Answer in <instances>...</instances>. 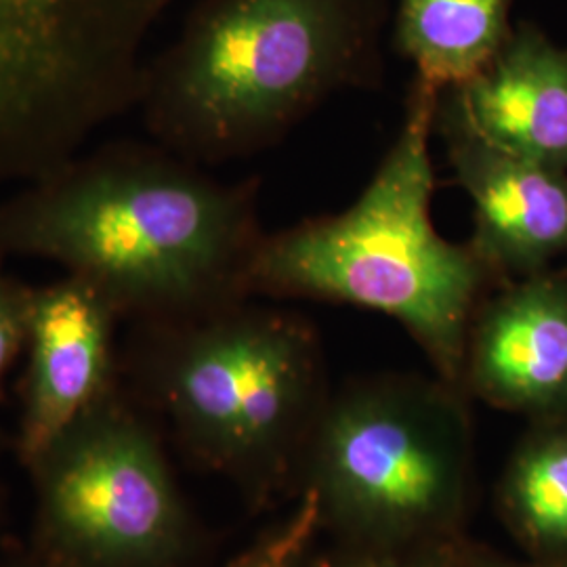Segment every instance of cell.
<instances>
[{
  "label": "cell",
  "mask_w": 567,
  "mask_h": 567,
  "mask_svg": "<svg viewBox=\"0 0 567 567\" xmlns=\"http://www.w3.org/2000/svg\"><path fill=\"white\" fill-rule=\"evenodd\" d=\"M264 236L257 179L219 182L158 143H107L0 203V261L61 265L142 322L248 299Z\"/></svg>",
  "instance_id": "cell-1"
},
{
  "label": "cell",
  "mask_w": 567,
  "mask_h": 567,
  "mask_svg": "<svg viewBox=\"0 0 567 567\" xmlns=\"http://www.w3.org/2000/svg\"><path fill=\"white\" fill-rule=\"evenodd\" d=\"M386 0H200L147 61L154 143L210 166L271 150L330 97L383 82Z\"/></svg>",
  "instance_id": "cell-2"
},
{
  "label": "cell",
  "mask_w": 567,
  "mask_h": 567,
  "mask_svg": "<svg viewBox=\"0 0 567 567\" xmlns=\"http://www.w3.org/2000/svg\"><path fill=\"white\" fill-rule=\"evenodd\" d=\"M440 93L414 79L402 128L355 203L265 231L248 290L250 297L355 305L393 318L437 377L465 391L466 334L501 282L471 244L446 240L431 219Z\"/></svg>",
  "instance_id": "cell-3"
},
{
  "label": "cell",
  "mask_w": 567,
  "mask_h": 567,
  "mask_svg": "<svg viewBox=\"0 0 567 567\" xmlns=\"http://www.w3.org/2000/svg\"><path fill=\"white\" fill-rule=\"evenodd\" d=\"M311 486L322 524L370 550L437 547L471 489L463 389L412 374L365 379L311 426Z\"/></svg>",
  "instance_id": "cell-4"
},
{
  "label": "cell",
  "mask_w": 567,
  "mask_h": 567,
  "mask_svg": "<svg viewBox=\"0 0 567 567\" xmlns=\"http://www.w3.org/2000/svg\"><path fill=\"white\" fill-rule=\"evenodd\" d=\"M135 372L208 461L271 463L311 431L326 402L322 349L303 318L246 303L142 322Z\"/></svg>",
  "instance_id": "cell-5"
},
{
  "label": "cell",
  "mask_w": 567,
  "mask_h": 567,
  "mask_svg": "<svg viewBox=\"0 0 567 567\" xmlns=\"http://www.w3.org/2000/svg\"><path fill=\"white\" fill-rule=\"evenodd\" d=\"M179 0H0V183H30L137 110L143 44Z\"/></svg>",
  "instance_id": "cell-6"
},
{
  "label": "cell",
  "mask_w": 567,
  "mask_h": 567,
  "mask_svg": "<svg viewBox=\"0 0 567 567\" xmlns=\"http://www.w3.org/2000/svg\"><path fill=\"white\" fill-rule=\"evenodd\" d=\"M49 543L81 567H161L179 550L182 501L150 426L118 393L34 465Z\"/></svg>",
  "instance_id": "cell-7"
},
{
  "label": "cell",
  "mask_w": 567,
  "mask_h": 567,
  "mask_svg": "<svg viewBox=\"0 0 567 567\" xmlns=\"http://www.w3.org/2000/svg\"><path fill=\"white\" fill-rule=\"evenodd\" d=\"M435 135L454 182L473 204L468 244L498 282L547 271L567 255V171L484 142L447 91L440 93Z\"/></svg>",
  "instance_id": "cell-8"
},
{
  "label": "cell",
  "mask_w": 567,
  "mask_h": 567,
  "mask_svg": "<svg viewBox=\"0 0 567 567\" xmlns=\"http://www.w3.org/2000/svg\"><path fill=\"white\" fill-rule=\"evenodd\" d=\"M121 313L76 276L34 288L23 379L21 454L34 466L61 435L116 389Z\"/></svg>",
  "instance_id": "cell-9"
},
{
  "label": "cell",
  "mask_w": 567,
  "mask_h": 567,
  "mask_svg": "<svg viewBox=\"0 0 567 567\" xmlns=\"http://www.w3.org/2000/svg\"><path fill=\"white\" fill-rule=\"evenodd\" d=\"M463 386L515 412L567 408V276L540 271L496 286L466 334Z\"/></svg>",
  "instance_id": "cell-10"
},
{
  "label": "cell",
  "mask_w": 567,
  "mask_h": 567,
  "mask_svg": "<svg viewBox=\"0 0 567 567\" xmlns=\"http://www.w3.org/2000/svg\"><path fill=\"white\" fill-rule=\"evenodd\" d=\"M446 91L484 142L567 171V47L534 23L513 25L475 79Z\"/></svg>",
  "instance_id": "cell-11"
},
{
  "label": "cell",
  "mask_w": 567,
  "mask_h": 567,
  "mask_svg": "<svg viewBox=\"0 0 567 567\" xmlns=\"http://www.w3.org/2000/svg\"><path fill=\"white\" fill-rule=\"evenodd\" d=\"M513 0H398L393 44L419 81L446 91L475 79L507 42Z\"/></svg>",
  "instance_id": "cell-12"
},
{
  "label": "cell",
  "mask_w": 567,
  "mask_h": 567,
  "mask_svg": "<svg viewBox=\"0 0 567 567\" xmlns=\"http://www.w3.org/2000/svg\"><path fill=\"white\" fill-rule=\"evenodd\" d=\"M508 519L540 550L567 548V429L534 435L508 466Z\"/></svg>",
  "instance_id": "cell-13"
},
{
  "label": "cell",
  "mask_w": 567,
  "mask_h": 567,
  "mask_svg": "<svg viewBox=\"0 0 567 567\" xmlns=\"http://www.w3.org/2000/svg\"><path fill=\"white\" fill-rule=\"evenodd\" d=\"M322 526V511L316 494L307 487L303 501L288 519L229 567H305L309 548Z\"/></svg>",
  "instance_id": "cell-14"
},
{
  "label": "cell",
  "mask_w": 567,
  "mask_h": 567,
  "mask_svg": "<svg viewBox=\"0 0 567 567\" xmlns=\"http://www.w3.org/2000/svg\"><path fill=\"white\" fill-rule=\"evenodd\" d=\"M34 288L0 271V386L28 341Z\"/></svg>",
  "instance_id": "cell-15"
},
{
  "label": "cell",
  "mask_w": 567,
  "mask_h": 567,
  "mask_svg": "<svg viewBox=\"0 0 567 567\" xmlns=\"http://www.w3.org/2000/svg\"><path fill=\"white\" fill-rule=\"evenodd\" d=\"M330 567H461L437 547L405 550H365L364 555ZM465 567V566H463Z\"/></svg>",
  "instance_id": "cell-16"
},
{
  "label": "cell",
  "mask_w": 567,
  "mask_h": 567,
  "mask_svg": "<svg viewBox=\"0 0 567 567\" xmlns=\"http://www.w3.org/2000/svg\"><path fill=\"white\" fill-rule=\"evenodd\" d=\"M465 567H527V566H511V564H503V561H494V559H471L466 561Z\"/></svg>",
  "instance_id": "cell-17"
}]
</instances>
